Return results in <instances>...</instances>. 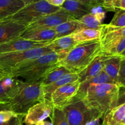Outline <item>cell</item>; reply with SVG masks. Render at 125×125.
Returning <instances> with one entry per match:
<instances>
[{
  "label": "cell",
  "mask_w": 125,
  "mask_h": 125,
  "mask_svg": "<svg viewBox=\"0 0 125 125\" xmlns=\"http://www.w3.org/2000/svg\"><path fill=\"white\" fill-rule=\"evenodd\" d=\"M59 54L50 52L30 60L10 71L7 75L12 78H21L26 83H41L46 72L59 65Z\"/></svg>",
  "instance_id": "obj_1"
},
{
  "label": "cell",
  "mask_w": 125,
  "mask_h": 125,
  "mask_svg": "<svg viewBox=\"0 0 125 125\" xmlns=\"http://www.w3.org/2000/svg\"><path fill=\"white\" fill-rule=\"evenodd\" d=\"M121 87L117 84H91L83 99L103 117L109 110L119 105Z\"/></svg>",
  "instance_id": "obj_2"
},
{
  "label": "cell",
  "mask_w": 125,
  "mask_h": 125,
  "mask_svg": "<svg viewBox=\"0 0 125 125\" xmlns=\"http://www.w3.org/2000/svg\"><path fill=\"white\" fill-rule=\"evenodd\" d=\"M101 52L99 40L81 43L72 48L59 61L71 73H79L85 69Z\"/></svg>",
  "instance_id": "obj_3"
},
{
  "label": "cell",
  "mask_w": 125,
  "mask_h": 125,
  "mask_svg": "<svg viewBox=\"0 0 125 125\" xmlns=\"http://www.w3.org/2000/svg\"><path fill=\"white\" fill-rule=\"evenodd\" d=\"M39 102H41V83H26L23 81L7 105L12 112L24 116L31 107Z\"/></svg>",
  "instance_id": "obj_4"
},
{
  "label": "cell",
  "mask_w": 125,
  "mask_h": 125,
  "mask_svg": "<svg viewBox=\"0 0 125 125\" xmlns=\"http://www.w3.org/2000/svg\"><path fill=\"white\" fill-rule=\"evenodd\" d=\"M61 9L60 7L50 4L45 0H40L24 6L7 20L13 21L27 27L41 17L57 12Z\"/></svg>",
  "instance_id": "obj_5"
},
{
  "label": "cell",
  "mask_w": 125,
  "mask_h": 125,
  "mask_svg": "<svg viewBox=\"0 0 125 125\" xmlns=\"http://www.w3.org/2000/svg\"><path fill=\"white\" fill-rule=\"evenodd\" d=\"M69 125H85L96 118H103V115L87 104L83 99L75 97L63 108Z\"/></svg>",
  "instance_id": "obj_6"
},
{
  "label": "cell",
  "mask_w": 125,
  "mask_h": 125,
  "mask_svg": "<svg viewBox=\"0 0 125 125\" xmlns=\"http://www.w3.org/2000/svg\"><path fill=\"white\" fill-rule=\"evenodd\" d=\"M46 46L0 55V72L7 75L13 68L30 60L52 52ZM8 76V75H7Z\"/></svg>",
  "instance_id": "obj_7"
},
{
  "label": "cell",
  "mask_w": 125,
  "mask_h": 125,
  "mask_svg": "<svg viewBox=\"0 0 125 125\" xmlns=\"http://www.w3.org/2000/svg\"><path fill=\"white\" fill-rule=\"evenodd\" d=\"M80 82L76 81L56 89L52 94L50 99V103L52 107L63 110L75 97Z\"/></svg>",
  "instance_id": "obj_8"
},
{
  "label": "cell",
  "mask_w": 125,
  "mask_h": 125,
  "mask_svg": "<svg viewBox=\"0 0 125 125\" xmlns=\"http://www.w3.org/2000/svg\"><path fill=\"white\" fill-rule=\"evenodd\" d=\"M76 20L69 13L61 8L59 10L54 13L46 15L35 21L28 25L26 28H42L54 29L59 24L68 21Z\"/></svg>",
  "instance_id": "obj_9"
},
{
  "label": "cell",
  "mask_w": 125,
  "mask_h": 125,
  "mask_svg": "<svg viewBox=\"0 0 125 125\" xmlns=\"http://www.w3.org/2000/svg\"><path fill=\"white\" fill-rule=\"evenodd\" d=\"M53 107L46 101H41L28 111L24 117L23 123L25 125H35L37 123L45 120L50 117Z\"/></svg>",
  "instance_id": "obj_10"
},
{
  "label": "cell",
  "mask_w": 125,
  "mask_h": 125,
  "mask_svg": "<svg viewBox=\"0 0 125 125\" xmlns=\"http://www.w3.org/2000/svg\"><path fill=\"white\" fill-rule=\"evenodd\" d=\"M48 43L35 42L30 40H24L19 37L4 43L0 44V55L23 51L37 48L44 47Z\"/></svg>",
  "instance_id": "obj_11"
},
{
  "label": "cell",
  "mask_w": 125,
  "mask_h": 125,
  "mask_svg": "<svg viewBox=\"0 0 125 125\" xmlns=\"http://www.w3.org/2000/svg\"><path fill=\"white\" fill-rule=\"evenodd\" d=\"M20 38L35 42L49 43L56 39V33L54 29L26 28Z\"/></svg>",
  "instance_id": "obj_12"
},
{
  "label": "cell",
  "mask_w": 125,
  "mask_h": 125,
  "mask_svg": "<svg viewBox=\"0 0 125 125\" xmlns=\"http://www.w3.org/2000/svg\"><path fill=\"white\" fill-rule=\"evenodd\" d=\"M26 28L25 26L10 20L0 22V44L19 38Z\"/></svg>",
  "instance_id": "obj_13"
},
{
  "label": "cell",
  "mask_w": 125,
  "mask_h": 125,
  "mask_svg": "<svg viewBox=\"0 0 125 125\" xmlns=\"http://www.w3.org/2000/svg\"><path fill=\"white\" fill-rule=\"evenodd\" d=\"M23 81L7 77L0 81V104H7L15 94Z\"/></svg>",
  "instance_id": "obj_14"
},
{
  "label": "cell",
  "mask_w": 125,
  "mask_h": 125,
  "mask_svg": "<svg viewBox=\"0 0 125 125\" xmlns=\"http://www.w3.org/2000/svg\"><path fill=\"white\" fill-rule=\"evenodd\" d=\"M78 79L79 78L78 73H70L65 74L57 79L56 81L49 85L46 86H41V101L50 103L51 95L56 89L67 84L78 81Z\"/></svg>",
  "instance_id": "obj_15"
},
{
  "label": "cell",
  "mask_w": 125,
  "mask_h": 125,
  "mask_svg": "<svg viewBox=\"0 0 125 125\" xmlns=\"http://www.w3.org/2000/svg\"><path fill=\"white\" fill-rule=\"evenodd\" d=\"M76 45L78 43L74 40L72 34L54 39L48 43L45 46L50 49L52 52L59 54L61 59Z\"/></svg>",
  "instance_id": "obj_16"
},
{
  "label": "cell",
  "mask_w": 125,
  "mask_h": 125,
  "mask_svg": "<svg viewBox=\"0 0 125 125\" xmlns=\"http://www.w3.org/2000/svg\"><path fill=\"white\" fill-rule=\"evenodd\" d=\"M100 31V46L125 37V28H117L109 24H102Z\"/></svg>",
  "instance_id": "obj_17"
},
{
  "label": "cell",
  "mask_w": 125,
  "mask_h": 125,
  "mask_svg": "<svg viewBox=\"0 0 125 125\" xmlns=\"http://www.w3.org/2000/svg\"><path fill=\"white\" fill-rule=\"evenodd\" d=\"M107 57V55L104 54L100 52V53L85 69L78 73L79 78L78 81L81 83L86 79L95 76L100 73L103 69L104 62Z\"/></svg>",
  "instance_id": "obj_18"
},
{
  "label": "cell",
  "mask_w": 125,
  "mask_h": 125,
  "mask_svg": "<svg viewBox=\"0 0 125 125\" xmlns=\"http://www.w3.org/2000/svg\"><path fill=\"white\" fill-rule=\"evenodd\" d=\"M61 7L76 20L80 19L85 15L91 13L92 10V6L71 0H65Z\"/></svg>",
  "instance_id": "obj_19"
},
{
  "label": "cell",
  "mask_w": 125,
  "mask_h": 125,
  "mask_svg": "<svg viewBox=\"0 0 125 125\" xmlns=\"http://www.w3.org/2000/svg\"><path fill=\"white\" fill-rule=\"evenodd\" d=\"M117 84L112 80L103 70L95 76L86 79L80 83L79 89L76 96L79 98L83 99L85 96L86 90L88 87L91 84Z\"/></svg>",
  "instance_id": "obj_20"
},
{
  "label": "cell",
  "mask_w": 125,
  "mask_h": 125,
  "mask_svg": "<svg viewBox=\"0 0 125 125\" xmlns=\"http://www.w3.org/2000/svg\"><path fill=\"white\" fill-rule=\"evenodd\" d=\"M106 125H125V104L113 107L103 117Z\"/></svg>",
  "instance_id": "obj_21"
},
{
  "label": "cell",
  "mask_w": 125,
  "mask_h": 125,
  "mask_svg": "<svg viewBox=\"0 0 125 125\" xmlns=\"http://www.w3.org/2000/svg\"><path fill=\"white\" fill-rule=\"evenodd\" d=\"M24 6L20 0H0V22L9 18Z\"/></svg>",
  "instance_id": "obj_22"
},
{
  "label": "cell",
  "mask_w": 125,
  "mask_h": 125,
  "mask_svg": "<svg viewBox=\"0 0 125 125\" xmlns=\"http://www.w3.org/2000/svg\"><path fill=\"white\" fill-rule=\"evenodd\" d=\"M125 58L124 56H107V58L104 62L103 70L117 84V78L120 66L122 61Z\"/></svg>",
  "instance_id": "obj_23"
},
{
  "label": "cell",
  "mask_w": 125,
  "mask_h": 125,
  "mask_svg": "<svg viewBox=\"0 0 125 125\" xmlns=\"http://www.w3.org/2000/svg\"><path fill=\"white\" fill-rule=\"evenodd\" d=\"M24 117L9 109L7 104H0V125H23Z\"/></svg>",
  "instance_id": "obj_24"
},
{
  "label": "cell",
  "mask_w": 125,
  "mask_h": 125,
  "mask_svg": "<svg viewBox=\"0 0 125 125\" xmlns=\"http://www.w3.org/2000/svg\"><path fill=\"white\" fill-rule=\"evenodd\" d=\"M84 26L78 20H72L64 22L54 28L56 33V39L72 35L81 29Z\"/></svg>",
  "instance_id": "obj_25"
},
{
  "label": "cell",
  "mask_w": 125,
  "mask_h": 125,
  "mask_svg": "<svg viewBox=\"0 0 125 125\" xmlns=\"http://www.w3.org/2000/svg\"><path fill=\"white\" fill-rule=\"evenodd\" d=\"M71 73L69 70L62 65L56 66L49 70L41 81V86H46L56 81L65 74Z\"/></svg>",
  "instance_id": "obj_26"
},
{
  "label": "cell",
  "mask_w": 125,
  "mask_h": 125,
  "mask_svg": "<svg viewBox=\"0 0 125 125\" xmlns=\"http://www.w3.org/2000/svg\"><path fill=\"white\" fill-rule=\"evenodd\" d=\"M77 43L87 42L95 40H99L100 36V29L83 28L79 31L72 34Z\"/></svg>",
  "instance_id": "obj_27"
},
{
  "label": "cell",
  "mask_w": 125,
  "mask_h": 125,
  "mask_svg": "<svg viewBox=\"0 0 125 125\" xmlns=\"http://www.w3.org/2000/svg\"><path fill=\"white\" fill-rule=\"evenodd\" d=\"M83 25L84 28L100 29L103 22L94 13H90L87 14L78 20Z\"/></svg>",
  "instance_id": "obj_28"
},
{
  "label": "cell",
  "mask_w": 125,
  "mask_h": 125,
  "mask_svg": "<svg viewBox=\"0 0 125 125\" xmlns=\"http://www.w3.org/2000/svg\"><path fill=\"white\" fill-rule=\"evenodd\" d=\"M50 117L52 125H69L63 110L53 107Z\"/></svg>",
  "instance_id": "obj_29"
},
{
  "label": "cell",
  "mask_w": 125,
  "mask_h": 125,
  "mask_svg": "<svg viewBox=\"0 0 125 125\" xmlns=\"http://www.w3.org/2000/svg\"><path fill=\"white\" fill-rule=\"evenodd\" d=\"M115 12L114 16L109 24L117 28H125V10L118 9Z\"/></svg>",
  "instance_id": "obj_30"
},
{
  "label": "cell",
  "mask_w": 125,
  "mask_h": 125,
  "mask_svg": "<svg viewBox=\"0 0 125 125\" xmlns=\"http://www.w3.org/2000/svg\"><path fill=\"white\" fill-rule=\"evenodd\" d=\"M117 83L121 87H125V58L121 62L118 73Z\"/></svg>",
  "instance_id": "obj_31"
},
{
  "label": "cell",
  "mask_w": 125,
  "mask_h": 125,
  "mask_svg": "<svg viewBox=\"0 0 125 125\" xmlns=\"http://www.w3.org/2000/svg\"><path fill=\"white\" fill-rule=\"evenodd\" d=\"M103 8L106 11L109 12H115V9L114 7L112 0H103Z\"/></svg>",
  "instance_id": "obj_32"
},
{
  "label": "cell",
  "mask_w": 125,
  "mask_h": 125,
  "mask_svg": "<svg viewBox=\"0 0 125 125\" xmlns=\"http://www.w3.org/2000/svg\"><path fill=\"white\" fill-rule=\"evenodd\" d=\"M45 1L52 6L61 7L65 0H45Z\"/></svg>",
  "instance_id": "obj_33"
},
{
  "label": "cell",
  "mask_w": 125,
  "mask_h": 125,
  "mask_svg": "<svg viewBox=\"0 0 125 125\" xmlns=\"http://www.w3.org/2000/svg\"><path fill=\"white\" fill-rule=\"evenodd\" d=\"M103 0H90L91 6H101L103 7Z\"/></svg>",
  "instance_id": "obj_34"
},
{
  "label": "cell",
  "mask_w": 125,
  "mask_h": 125,
  "mask_svg": "<svg viewBox=\"0 0 125 125\" xmlns=\"http://www.w3.org/2000/svg\"><path fill=\"white\" fill-rule=\"evenodd\" d=\"M101 118H96L87 123L85 125H99Z\"/></svg>",
  "instance_id": "obj_35"
},
{
  "label": "cell",
  "mask_w": 125,
  "mask_h": 125,
  "mask_svg": "<svg viewBox=\"0 0 125 125\" xmlns=\"http://www.w3.org/2000/svg\"><path fill=\"white\" fill-rule=\"evenodd\" d=\"M21 2H23L24 3V6H26V5L34 3V2H37V1H40V0H20Z\"/></svg>",
  "instance_id": "obj_36"
},
{
  "label": "cell",
  "mask_w": 125,
  "mask_h": 125,
  "mask_svg": "<svg viewBox=\"0 0 125 125\" xmlns=\"http://www.w3.org/2000/svg\"><path fill=\"white\" fill-rule=\"evenodd\" d=\"M120 0H112V3H113L114 7L115 9V10L119 9V3Z\"/></svg>",
  "instance_id": "obj_37"
},
{
  "label": "cell",
  "mask_w": 125,
  "mask_h": 125,
  "mask_svg": "<svg viewBox=\"0 0 125 125\" xmlns=\"http://www.w3.org/2000/svg\"><path fill=\"white\" fill-rule=\"evenodd\" d=\"M119 9L125 10V0H120L119 3Z\"/></svg>",
  "instance_id": "obj_38"
},
{
  "label": "cell",
  "mask_w": 125,
  "mask_h": 125,
  "mask_svg": "<svg viewBox=\"0 0 125 125\" xmlns=\"http://www.w3.org/2000/svg\"><path fill=\"white\" fill-rule=\"evenodd\" d=\"M71 1H78V2H81V3L85 4L88 5V6H90V0H71Z\"/></svg>",
  "instance_id": "obj_39"
},
{
  "label": "cell",
  "mask_w": 125,
  "mask_h": 125,
  "mask_svg": "<svg viewBox=\"0 0 125 125\" xmlns=\"http://www.w3.org/2000/svg\"><path fill=\"white\" fill-rule=\"evenodd\" d=\"M35 125H52V123L50 122H48V121H42V122H40L39 123H37Z\"/></svg>",
  "instance_id": "obj_40"
},
{
  "label": "cell",
  "mask_w": 125,
  "mask_h": 125,
  "mask_svg": "<svg viewBox=\"0 0 125 125\" xmlns=\"http://www.w3.org/2000/svg\"><path fill=\"white\" fill-rule=\"evenodd\" d=\"M7 77H9L7 75H6V74H5L4 73H2L1 72H0V81L2 80V79H4L5 78H7Z\"/></svg>",
  "instance_id": "obj_41"
},
{
  "label": "cell",
  "mask_w": 125,
  "mask_h": 125,
  "mask_svg": "<svg viewBox=\"0 0 125 125\" xmlns=\"http://www.w3.org/2000/svg\"><path fill=\"white\" fill-rule=\"evenodd\" d=\"M101 125H106V124H104V123H102V124H101Z\"/></svg>",
  "instance_id": "obj_42"
}]
</instances>
